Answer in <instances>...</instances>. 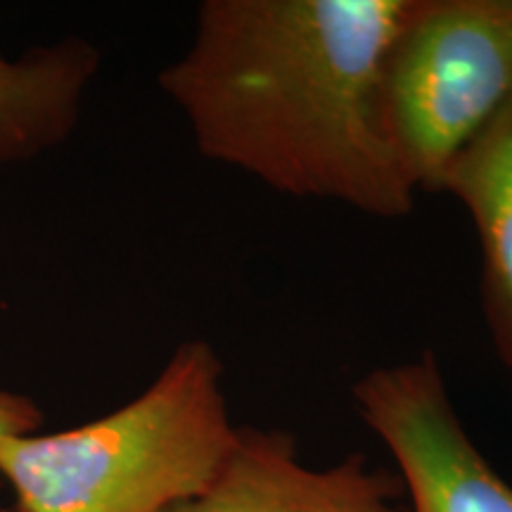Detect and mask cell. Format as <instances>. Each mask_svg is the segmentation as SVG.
<instances>
[{
    "instance_id": "6da1fadb",
    "label": "cell",
    "mask_w": 512,
    "mask_h": 512,
    "mask_svg": "<svg viewBox=\"0 0 512 512\" xmlns=\"http://www.w3.org/2000/svg\"><path fill=\"white\" fill-rule=\"evenodd\" d=\"M411 0H207L159 74L207 159L299 200L406 219L415 188L384 112V62Z\"/></svg>"
},
{
    "instance_id": "7a4b0ae2",
    "label": "cell",
    "mask_w": 512,
    "mask_h": 512,
    "mask_svg": "<svg viewBox=\"0 0 512 512\" xmlns=\"http://www.w3.org/2000/svg\"><path fill=\"white\" fill-rule=\"evenodd\" d=\"M238 439L223 363L181 344L138 399L57 434L0 444V479L22 512H166L202 494Z\"/></svg>"
},
{
    "instance_id": "3957f363",
    "label": "cell",
    "mask_w": 512,
    "mask_h": 512,
    "mask_svg": "<svg viewBox=\"0 0 512 512\" xmlns=\"http://www.w3.org/2000/svg\"><path fill=\"white\" fill-rule=\"evenodd\" d=\"M510 95L512 0H411L384 62V112L415 192L441 190Z\"/></svg>"
},
{
    "instance_id": "277c9868",
    "label": "cell",
    "mask_w": 512,
    "mask_h": 512,
    "mask_svg": "<svg viewBox=\"0 0 512 512\" xmlns=\"http://www.w3.org/2000/svg\"><path fill=\"white\" fill-rule=\"evenodd\" d=\"M351 396L396 460L408 512H512V486L467 434L432 351L370 370Z\"/></svg>"
},
{
    "instance_id": "5b68a950",
    "label": "cell",
    "mask_w": 512,
    "mask_h": 512,
    "mask_svg": "<svg viewBox=\"0 0 512 512\" xmlns=\"http://www.w3.org/2000/svg\"><path fill=\"white\" fill-rule=\"evenodd\" d=\"M403 496L401 477L361 453L309 467L290 432L242 425L207 489L166 512H408Z\"/></svg>"
},
{
    "instance_id": "8992f818",
    "label": "cell",
    "mask_w": 512,
    "mask_h": 512,
    "mask_svg": "<svg viewBox=\"0 0 512 512\" xmlns=\"http://www.w3.org/2000/svg\"><path fill=\"white\" fill-rule=\"evenodd\" d=\"M439 192L456 197L475 226L486 328L498 358L512 370V95L453 159Z\"/></svg>"
},
{
    "instance_id": "52a82bcc",
    "label": "cell",
    "mask_w": 512,
    "mask_h": 512,
    "mask_svg": "<svg viewBox=\"0 0 512 512\" xmlns=\"http://www.w3.org/2000/svg\"><path fill=\"white\" fill-rule=\"evenodd\" d=\"M98 64V50L83 41L31 50L19 62L0 57V164L36 157L69 136Z\"/></svg>"
},
{
    "instance_id": "ba28073f",
    "label": "cell",
    "mask_w": 512,
    "mask_h": 512,
    "mask_svg": "<svg viewBox=\"0 0 512 512\" xmlns=\"http://www.w3.org/2000/svg\"><path fill=\"white\" fill-rule=\"evenodd\" d=\"M43 425V413L22 394L0 389V444L12 437H31Z\"/></svg>"
},
{
    "instance_id": "9c48e42d",
    "label": "cell",
    "mask_w": 512,
    "mask_h": 512,
    "mask_svg": "<svg viewBox=\"0 0 512 512\" xmlns=\"http://www.w3.org/2000/svg\"><path fill=\"white\" fill-rule=\"evenodd\" d=\"M17 512H22V510H17Z\"/></svg>"
}]
</instances>
